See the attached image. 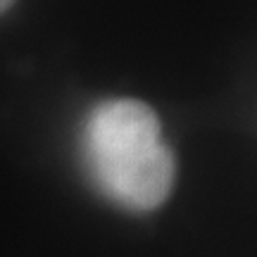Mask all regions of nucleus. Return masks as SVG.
<instances>
[{
  "instance_id": "f257e3e1",
  "label": "nucleus",
  "mask_w": 257,
  "mask_h": 257,
  "mask_svg": "<svg viewBox=\"0 0 257 257\" xmlns=\"http://www.w3.org/2000/svg\"><path fill=\"white\" fill-rule=\"evenodd\" d=\"M83 155L93 181L110 200L150 212L169 198L176 176L155 110L134 98L100 102L83 128Z\"/></svg>"
},
{
  "instance_id": "f03ea898",
  "label": "nucleus",
  "mask_w": 257,
  "mask_h": 257,
  "mask_svg": "<svg viewBox=\"0 0 257 257\" xmlns=\"http://www.w3.org/2000/svg\"><path fill=\"white\" fill-rule=\"evenodd\" d=\"M12 3H15V0H0V15H3L8 8H12Z\"/></svg>"
}]
</instances>
